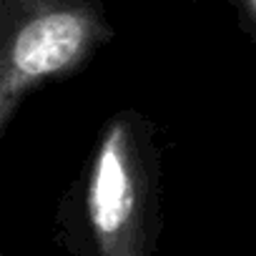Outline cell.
I'll use <instances>...</instances> for the list:
<instances>
[{
    "instance_id": "6da1fadb",
    "label": "cell",
    "mask_w": 256,
    "mask_h": 256,
    "mask_svg": "<svg viewBox=\"0 0 256 256\" xmlns=\"http://www.w3.org/2000/svg\"><path fill=\"white\" fill-rule=\"evenodd\" d=\"M73 194L93 256H151L161 231L158 126L134 108L113 113Z\"/></svg>"
},
{
    "instance_id": "7a4b0ae2",
    "label": "cell",
    "mask_w": 256,
    "mask_h": 256,
    "mask_svg": "<svg viewBox=\"0 0 256 256\" xmlns=\"http://www.w3.org/2000/svg\"><path fill=\"white\" fill-rule=\"evenodd\" d=\"M110 38L100 0H8L0 26V131L23 93L78 73Z\"/></svg>"
},
{
    "instance_id": "3957f363",
    "label": "cell",
    "mask_w": 256,
    "mask_h": 256,
    "mask_svg": "<svg viewBox=\"0 0 256 256\" xmlns=\"http://www.w3.org/2000/svg\"><path fill=\"white\" fill-rule=\"evenodd\" d=\"M191 3H211V0H191ZM221 3H228L234 8L238 30L251 43H256V0H221Z\"/></svg>"
}]
</instances>
